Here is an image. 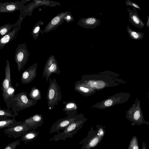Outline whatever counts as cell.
Here are the masks:
<instances>
[{
    "mask_svg": "<svg viewBox=\"0 0 149 149\" xmlns=\"http://www.w3.org/2000/svg\"><path fill=\"white\" fill-rule=\"evenodd\" d=\"M1 17L0 16V19H1Z\"/></svg>",
    "mask_w": 149,
    "mask_h": 149,
    "instance_id": "cell-36",
    "label": "cell"
},
{
    "mask_svg": "<svg viewBox=\"0 0 149 149\" xmlns=\"http://www.w3.org/2000/svg\"><path fill=\"white\" fill-rule=\"evenodd\" d=\"M20 141L19 140H16L8 144L4 149H15L20 143Z\"/></svg>",
    "mask_w": 149,
    "mask_h": 149,
    "instance_id": "cell-31",
    "label": "cell"
},
{
    "mask_svg": "<svg viewBox=\"0 0 149 149\" xmlns=\"http://www.w3.org/2000/svg\"><path fill=\"white\" fill-rule=\"evenodd\" d=\"M71 12H64L58 14L47 24L44 30V33L48 32L57 28L65 21H66L68 15L71 14Z\"/></svg>",
    "mask_w": 149,
    "mask_h": 149,
    "instance_id": "cell-14",
    "label": "cell"
},
{
    "mask_svg": "<svg viewBox=\"0 0 149 149\" xmlns=\"http://www.w3.org/2000/svg\"><path fill=\"white\" fill-rule=\"evenodd\" d=\"M29 1L21 0L0 2V13H13L17 10H22L26 2Z\"/></svg>",
    "mask_w": 149,
    "mask_h": 149,
    "instance_id": "cell-11",
    "label": "cell"
},
{
    "mask_svg": "<svg viewBox=\"0 0 149 149\" xmlns=\"http://www.w3.org/2000/svg\"><path fill=\"white\" fill-rule=\"evenodd\" d=\"M129 93L121 92L114 94L94 104L92 108L104 109L126 102L130 97Z\"/></svg>",
    "mask_w": 149,
    "mask_h": 149,
    "instance_id": "cell-6",
    "label": "cell"
},
{
    "mask_svg": "<svg viewBox=\"0 0 149 149\" xmlns=\"http://www.w3.org/2000/svg\"><path fill=\"white\" fill-rule=\"evenodd\" d=\"M74 90L84 97L91 96L96 93L95 89L78 81H76L74 84Z\"/></svg>",
    "mask_w": 149,
    "mask_h": 149,
    "instance_id": "cell-18",
    "label": "cell"
},
{
    "mask_svg": "<svg viewBox=\"0 0 149 149\" xmlns=\"http://www.w3.org/2000/svg\"><path fill=\"white\" fill-rule=\"evenodd\" d=\"M146 24L148 28H149V17L148 16H147V22Z\"/></svg>",
    "mask_w": 149,
    "mask_h": 149,
    "instance_id": "cell-34",
    "label": "cell"
},
{
    "mask_svg": "<svg viewBox=\"0 0 149 149\" xmlns=\"http://www.w3.org/2000/svg\"><path fill=\"white\" fill-rule=\"evenodd\" d=\"M126 4L127 6H131L140 9L142 11L140 7L136 3L130 1V0H127L125 1Z\"/></svg>",
    "mask_w": 149,
    "mask_h": 149,
    "instance_id": "cell-32",
    "label": "cell"
},
{
    "mask_svg": "<svg viewBox=\"0 0 149 149\" xmlns=\"http://www.w3.org/2000/svg\"><path fill=\"white\" fill-rule=\"evenodd\" d=\"M78 81L95 89L100 90L104 88L117 86L120 84L113 76L108 73L84 75Z\"/></svg>",
    "mask_w": 149,
    "mask_h": 149,
    "instance_id": "cell-1",
    "label": "cell"
},
{
    "mask_svg": "<svg viewBox=\"0 0 149 149\" xmlns=\"http://www.w3.org/2000/svg\"><path fill=\"white\" fill-rule=\"evenodd\" d=\"M126 117L132 122V124L133 126L144 123L149 125V122L146 121L144 118L139 100L134 103L126 112Z\"/></svg>",
    "mask_w": 149,
    "mask_h": 149,
    "instance_id": "cell-7",
    "label": "cell"
},
{
    "mask_svg": "<svg viewBox=\"0 0 149 149\" xmlns=\"http://www.w3.org/2000/svg\"><path fill=\"white\" fill-rule=\"evenodd\" d=\"M1 106H0V109H1Z\"/></svg>",
    "mask_w": 149,
    "mask_h": 149,
    "instance_id": "cell-35",
    "label": "cell"
},
{
    "mask_svg": "<svg viewBox=\"0 0 149 149\" xmlns=\"http://www.w3.org/2000/svg\"><path fill=\"white\" fill-rule=\"evenodd\" d=\"M83 114L82 113L77 114L73 116H67L63 118L57 120L52 125L50 134L57 132L60 130H63L68 125L80 117Z\"/></svg>",
    "mask_w": 149,
    "mask_h": 149,
    "instance_id": "cell-9",
    "label": "cell"
},
{
    "mask_svg": "<svg viewBox=\"0 0 149 149\" xmlns=\"http://www.w3.org/2000/svg\"><path fill=\"white\" fill-rule=\"evenodd\" d=\"M29 97L31 99H34L37 101L41 98V94L40 90L35 86H33L31 88L29 95Z\"/></svg>",
    "mask_w": 149,
    "mask_h": 149,
    "instance_id": "cell-26",
    "label": "cell"
},
{
    "mask_svg": "<svg viewBox=\"0 0 149 149\" xmlns=\"http://www.w3.org/2000/svg\"><path fill=\"white\" fill-rule=\"evenodd\" d=\"M128 149H139L138 140L136 136H134L130 140Z\"/></svg>",
    "mask_w": 149,
    "mask_h": 149,
    "instance_id": "cell-29",
    "label": "cell"
},
{
    "mask_svg": "<svg viewBox=\"0 0 149 149\" xmlns=\"http://www.w3.org/2000/svg\"><path fill=\"white\" fill-rule=\"evenodd\" d=\"M5 70V78L2 82L1 88L2 95L5 93L10 86H12L10 74V62L8 60L6 61Z\"/></svg>",
    "mask_w": 149,
    "mask_h": 149,
    "instance_id": "cell-19",
    "label": "cell"
},
{
    "mask_svg": "<svg viewBox=\"0 0 149 149\" xmlns=\"http://www.w3.org/2000/svg\"><path fill=\"white\" fill-rule=\"evenodd\" d=\"M127 10L129 15V22L136 27L142 28L144 24L139 17L137 11L134 12L128 8Z\"/></svg>",
    "mask_w": 149,
    "mask_h": 149,
    "instance_id": "cell-20",
    "label": "cell"
},
{
    "mask_svg": "<svg viewBox=\"0 0 149 149\" xmlns=\"http://www.w3.org/2000/svg\"><path fill=\"white\" fill-rule=\"evenodd\" d=\"M105 126L97 125L96 129L93 127L91 129L86 137L80 142L82 145L81 149H89L97 146L102 140L105 134Z\"/></svg>",
    "mask_w": 149,
    "mask_h": 149,
    "instance_id": "cell-2",
    "label": "cell"
},
{
    "mask_svg": "<svg viewBox=\"0 0 149 149\" xmlns=\"http://www.w3.org/2000/svg\"><path fill=\"white\" fill-rule=\"evenodd\" d=\"M41 21L38 22L34 26L31 32V34L33 38L36 40L37 39L39 33Z\"/></svg>",
    "mask_w": 149,
    "mask_h": 149,
    "instance_id": "cell-28",
    "label": "cell"
},
{
    "mask_svg": "<svg viewBox=\"0 0 149 149\" xmlns=\"http://www.w3.org/2000/svg\"><path fill=\"white\" fill-rule=\"evenodd\" d=\"M30 130L29 127L22 122L20 124L5 128L3 130V131L6 134L16 139L21 137Z\"/></svg>",
    "mask_w": 149,
    "mask_h": 149,
    "instance_id": "cell-13",
    "label": "cell"
},
{
    "mask_svg": "<svg viewBox=\"0 0 149 149\" xmlns=\"http://www.w3.org/2000/svg\"><path fill=\"white\" fill-rule=\"evenodd\" d=\"M0 116H6L12 118L14 117L13 114L10 110L6 109H0Z\"/></svg>",
    "mask_w": 149,
    "mask_h": 149,
    "instance_id": "cell-30",
    "label": "cell"
},
{
    "mask_svg": "<svg viewBox=\"0 0 149 149\" xmlns=\"http://www.w3.org/2000/svg\"><path fill=\"white\" fill-rule=\"evenodd\" d=\"M100 21L95 17L82 18L78 22V24L85 29H93L98 26Z\"/></svg>",
    "mask_w": 149,
    "mask_h": 149,
    "instance_id": "cell-17",
    "label": "cell"
},
{
    "mask_svg": "<svg viewBox=\"0 0 149 149\" xmlns=\"http://www.w3.org/2000/svg\"><path fill=\"white\" fill-rule=\"evenodd\" d=\"M16 89L12 86H10L5 93L2 95L3 99L7 107V109H9L11 106L12 98L15 95Z\"/></svg>",
    "mask_w": 149,
    "mask_h": 149,
    "instance_id": "cell-23",
    "label": "cell"
},
{
    "mask_svg": "<svg viewBox=\"0 0 149 149\" xmlns=\"http://www.w3.org/2000/svg\"><path fill=\"white\" fill-rule=\"evenodd\" d=\"M49 84L47 92L46 98L49 110L51 111L55 105H58L62 97L60 86L55 78L49 79Z\"/></svg>",
    "mask_w": 149,
    "mask_h": 149,
    "instance_id": "cell-5",
    "label": "cell"
},
{
    "mask_svg": "<svg viewBox=\"0 0 149 149\" xmlns=\"http://www.w3.org/2000/svg\"><path fill=\"white\" fill-rule=\"evenodd\" d=\"M0 1H1V0H0Z\"/></svg>",
    "mask_w": 149,
    "mask_h": 149,
    "instance_id": "cell-37",
    "label": "cell"
},
{
    "mask_svg": "<svg viewBox=\"0 0 149 149\" xmlns=\"http://www.w3.org/2000/svg\"><path fill=\"white\" fill-rule=\"evenodd\" d=\"M60 72L57 61L54 56L53 55L51 56L44 66L42 72L43 77H45L46 81H48L51 74L56 73L59 74Z\"/></svg>",
    "mask_w": 149,
    "mask_h": 149,
    "instance_id": "cell-10",
    "label": "cell"
},
{
    "mask_svg": "<svg viewBox=\"0 0 149 149\" xmlns=\"http://www.w3.org/2000/svg\"><path fill=\"white\" fill-rule=\"evenodd\" d=\"M141 149H148L146 147L145 143L144 142H143L142 148Z\"/></svg>",
    "mask_w": 149,
    "mask_h": 149,
    "instance_id": "cell-33",
    "label": "cell"
},
{
    "mask_svg": "<svg viewBox=\"0 0 149 149\" xmlns=\"http://www.w3.org/2000/svg\"><path fill=\"white\" fill-rule=\"evenodd\" d=\"M14 24H7L0 26L1 38L3 37L10 31L12 28L14 27Z\"/></svg>",
    "mask_w": 149,
    "mask_h": 149,
    "instance_id": "cell-27",
    "label": "cell"
},
{
    "mask_svg": "<svg viewBox=\"0 0 149 149\" xmlns=\"http://www.w3.org/2000/svg\"><path fill=\"white\" fill-rule=\"evenodd\" d=\"M87 120L83 115L68 125L61 132L54 136L51 140L55 141L59 140H65L68 138H71L83 126Z\"/></svg>",
    "mask_w": 149,
    "mask_h": 149,
    "instance_id": "cell-4",
    "label": "cell"
},
{
    "mask_svg": "<svg viewBox=\"0 0 149 149\" xmlns=\"http://www.w3.org/2000/svg\"><path fill=\"white\" fill-rule=\"evenodd\" d=\"M39 132L34 130L28 131L21 136V140L25 144L29 142L36 138L38 136Z\"/></svg>",
    "mask_w": 149,
    "mask_h": 149,
    "instance_id": "cell-24",
    "label": "cell"
},
{
    "mask_svg": "<svg viewBox=\"0 0 149 149\" xmlns=\"http://www.w3.org/2000/svg\"><path fill=\"white\" fill-rule=\"evenodd\" d=\"M37 101L29 99L27 93L22 92L15 95L12 98L11 109L14 113V117L17 116L22 110L33 106Z\"/></svg>",
    "mask_w": 149,
    "mask_h": 149,
    "instance_id": "cell-3",
    "label": "cell"
},
{
    "mask_svg": "<svg viewBox=\"0 0 149 149\" xmlns=\"http://www.w3.org/2000/svg\"><path fill=\"white\" fill-rule=\"evenodd\" d=\"M30 55L25 43L19 44L15 51V60L17 65L18 72L22 69L28 61Z\"/></svg>",
    "mask_w": 149,
    "mask_h": 149,
    "instance_id": "cell-8",
    "label": "cell"
},
{
    "mask_svg": "<svg viewBox=\"0 0 149 149\" xmlns=\"http://www.w3.org/2000/svg\"><path fill=\"white\" fill-rule=\"evenodd\" d=\"M8 117L0 116V129L10 127L21 123V121L17 122L15 119V117L9 118Z\"/></svg>",
    "mask_w": 149,
    "mask_h": 149,
    "instance_id": "cell-22",
    "label": "cell"
},
{
    "mask_svg": "<svg viewBox=\"0 0 149 149\" xmlns=\"http://www.w3.org/2000/svg\"><path fill=\"white\" fill-rule=\"evenodd\" d=\"M65 104L63 111L65 112V114L67 116H73L77 114V110L78 109L76 103L73 101H65L63 102Z\"/></svg>",
    "mask_w": 149,
    "mask_h": 149,
    "instance_id": "cell-21",
    "label": "cell"
},
{
    "mask_svg": "<svg viewBox=\"0 0 149 149\" xmlns=\"http://www.w3.org/2000/svg\"><path fill=\"white\" fill-rule=\"evenodd\" d=\"M23 19L22 15L20 13L17 21L14 24L13 30L1 38L0 50L2 49L6 45L13 40L17 32L21 29V23Z\"/></svg>",
    "mask_w": 149,
    "mask_h": 149,
    "instance_id": "cell-12",
    "label": "cell"
},
{
    "mask_svg": "<svg viewBox=\"0 0 149 149\" xmlns=\"http://www.w3.org/2000/svg\"><path fill=\"white\" fill-rule=\"evenodd\" d=\"M37 64L35 63L26 69L23 72L21 78V82L22 84L31 83L36 77Z\"/></svg>",
    "mask_w": 149,
    "mask_h": 149,
    "instance_id": "cell-15",
    "label": "cell"
},
{
    "mask_svg": "<svg viewBox=\"0 0 149 149\" xmlns=\"http://www.w3.org/2000/svg\"><path fill=\"white\" fill-rule=\"evenodd\" d=\"M43 122L42 115L40 114H36L25 119L22 122L27 125L31 130L41 126Z\"/></svg>",
    "mask_w": 149,
    "mask_h": 149,
    "instance_id": "cell-16",
    "label": "cell"
},
{
    "mask_svg": "<svg viewBox=\"0 0 149 149\" xmlns=\"http://www.w3.org/2000/svg\"><path fill=\"white\" fill-rule=\"evenodd\" d=\"M127 31L130 38L133 40H139L143 38L144 34L143 33L132 30L128 24L127 26Z\"/></svg>",
    "mask_w": 149,
    "mask_h": 149,
    "instance_id": "cell-25",
    "label": "cell"
}]
</instances>
